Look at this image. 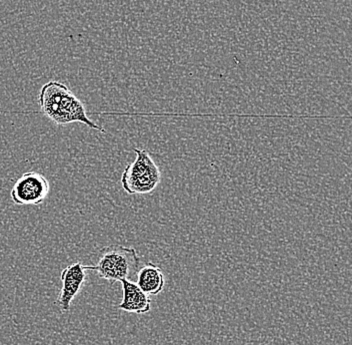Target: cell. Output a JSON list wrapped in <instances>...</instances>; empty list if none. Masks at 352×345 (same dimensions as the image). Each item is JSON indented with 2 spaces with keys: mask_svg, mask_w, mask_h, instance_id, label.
<instances>
[{
  "mask_svg": "<svg viewBox=\"0 0 352 345\" xmlns=\"http://www.w3.org/2000/svg\"><path fill=\"white\" fill-rule=\"evenodd\" d=\"M122 285V300L118 309L135 314L148 313L151 309V300L148 294L138 287V283L129 280L120 281Z\"/></svg>",
  "mask_w": 352,
  "mask_h": 345,
  "instance_id": "8992f818",
  "label": "cell"
},
{
  "mask_svg": "<svg viewBox=\"0 0 352 345\" xmlns=\"http://www.w3.org/2000/svg\"><path fill=\"white\" fill-rule=\"evenodd\" d=\"M87 269L80 261L68 265L61 272V287L60 294L57 298L56 305L60 311L67 313L69 311L72 300L76 298L81 287L87 281Z\"/></svg>",
  "mask_w": 352,
  "mask_h": 345,
  "instance_id": "5b68a950",
  "label": "cell"
},
{
  "mask_svg": "<svg viewBox=\"0 0 352 345\" xmlns=\"http://www.w3.org/2000/svg\"><path fill=\"white\" fill-rule=\"evenodd\" d=\"M50 191V182L41 173H25L13 185L11 200L15 205H41Z\"/></svg>",
  "mask_w": 352,
  "mask_h": 345,
  "instance_id": "277c9868",
  "label": "cell"
},
{
  "mask_svg": "<svg viewBox=\"0 0 352 345\" xmlns=\"http://www.w3.org/2000/svg\"><path fill=\"white\" fill-rule=\"evenodd\" d=\"M133 151L136 154L135 160L123 171L121 185L127 194H149L162 181V172L148 152L138 148Z\"/></svg>",
  "mask_w": 352,
  "mask_h": 345,
  "instance_id": "3957f363",
  "label": "cell"
},
{
  "mask_svg": "<svg viewBox=\"0 0 352 345\" xmlns=\"http://www.w3.org/2000/svg\"><path fill=\"white\" fill-rule=\"evenodd\" d=\"M85 269L94 270L101 278L110 283L132 281L140 270V258L135 248L110 245L99 250L96 265H85Z\"/></svg>",
  "mask_w": 352,
  "mask_h": 345,
  "instance_id": "7a4b0ae2",
  "label": "cell"
},
{
  "mask_svg": "<svg viewBox=\"0 0 352 345\" xmlns=\"http://www.w3.org/2000/svg\"><path fill=\"white\" fill-rule=\"evenodd\" d=\"M41 113L59 126L81 123L101 133H107L88 117L85 104L70 91L69 88L58 81H50L41 88L38 95Z\"/></svg>",
  "mask_w": 352,
  "mask_h": 345,
  "instance_id": "6da1fadb",
  "label": "cell"
},
{
  "mask_svg": "<svg viewBox=\"0 0 352 345\" xmlns=\"http://www.w3.org/2000/svg\"><path fill=\"white\" fill-rule=\"evenodd\" d=\"M138 287L148 296H157L164 291L165 278L162 269L153 263H147L138 272Z\"/></svg>",
  "mask_w": 352,
  "mask_h": 345,
  "instance_id": "52a82bcc",
  "label": "cell"
}]
</instances>
